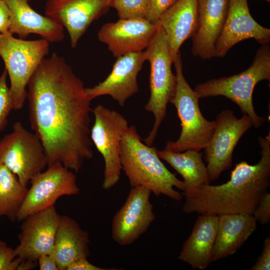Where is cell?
<instances>
[{
  "mask_svg": "<svg viewBox=\"0 0 270 270\" xmlns=\"http://www.w3.org/2000/svg\"><path fill=\"white\" fill-rule=\"evenodd\" d=\"M27 98L31 128L44 150L47 166L78 172L94 155L90 100L83 82L56 53L41 62L30 78Z\"/></svg>",
  "mask_w": 270,
  "mask_h": 270,
  "instance_id": "6da1fadb",
  "label": "cell"
},
{
  "mask_svg": "<svg viewBox=\"0 0 270 270\" xmlns=\"http://www.w3.org/2000/svg\"><path fill=\"white\" fill-rule=\"evenodd\" d=\"M261 158L255 164L242 161L232 170L230 179L220 185L203 184L182 194L184 212L220 216L252 214L270 185V136H259Z\"/></svg>",
  "mask_w": 270,
  "mask_h": 270,
  "instance_id": "7a4b0ae2",
  "label": "cell"
},
{
  "mask_svg": "<svg viewBox=\"0 0 270 270\" xmlns=\"http://www.w3.org/2000/svg\"><path fill=\"white\" fill-rule=\"evenodd\" d=\"M122 168L131 187L142 186L156 196L164 195L176 201L183 198V181L172 173L160 160L155 146L143 143L134 126H128L120 142Z\"/></svg>",
  "mask_w": 270,
  "mask_h": 270,
  "instance_id": "3957f363",
  "label": "cell"
},
{
  "mask_svg": "<svg viewBox=\"0 0 270 270\" xmlns=\"http://www.w3.org/2000/svg\"><path fill=\"white\" fill-rule=\"evenodd\" d=\"M270 81V47L262 44L257 50L252 64L246 70L230 76L212 78L198 84L194 90L199 98L224 96L248 116L256 128H260L266 118L256 113L252 101L254 90L262 80Z\"/></svg>",
  "mask_w": 270,
  "mask_h": 270,
  "instance_id": "277c9868",
  "label": "cell"
},
{
  "mask_svg": "<svg viewBox=\"0 0 270 270\" xmlns=\"http://www.w3.org/2000/svg\"><path fill=\"white\" fill-rule=\"evenodd\" d=\"M177 84L175 94L170 103L175 106L180 121L182 130L175 142H167L164 150L183 152L200 151L210 142L214 130V120H206L198 105L199 98L186 82L183 73L180 51L174 62Z\"/></svg>",
  "mask_w": 270,
  "mask_h": 270,
  "instance_id": "5b68a950",
  "label": "cell"
},
{
  "mask_svg": "<svg viewBox=\"0 0 270 270\" xmlns=\"http://www.w3.org/2000/svg\"><path fill=\"white\" fill-rule=\"evenodd\" d=\"M146 59L150 64V96L145 109L154 118V125L144 143L152 146L166 114L168 102L174 97L177 80L172 72L174 64L170 46L163 28L158 24L157 30L148 48Z\"/></svg>",
  "mask_w": 270,
  "mask_h": 270,
  "instance_id": "8992f818",
  "label": "cell"
},
{
  "mask_svg": "<svg viewBox=\"0 0 270 270\" xmlns=\"http://www.w3.org/2000/svg\"><path fill=\"white\" fill-rule=\"evenodd\" d=\"M49 49L50 42L42 38L26 40L14 38L9 33L0 36V56L10 79L14 110L23 108L28 82Z\"/></svg>",
  "mask_w": 270,
  "mask_h": 270,
  "instance_id": "52a82bcc",
  "label": "cell"
},
{
  "mask_svg": "<svg viewBox=\"0 0 270 270\" xmlns=\"http://www.w3.org/2000/svg\"><path fill=\"white\" fill-rule=\"evenodd\" d=\"M0 163L15 174L26 187L47 166L40 138L20 122H16L12 132L0 140Z\"/></svg>",
  "mask_w": 270,
  "mask_h": 270,
  "instance_id": "ba28073f",
  "label": "cell"
},
{
  "mask_svg": "<svg viewBox=\"0 0 270 270\" xmlns=\"http://www.w3.org/2000/svg\"><path fill=\"white\" fill-rule=\"evenodd\" d=\"M92 112L94 122L90 130V136L104 160L102 187L109 190L116 184L120 178V142L129 126L128 124L121 114L100 104L96 106Z\"/></svg>",
  "mask_w": 270,
  "mask_h": 270,
  "instance_id": "9c48e42d",
  "label": "cell"
},
{
  "mask_svg": "<svg viewBox=\"0 0 270 270\" xmlns=\"http://www.w3.org/2000/svg\"><path fill=\"white\" fill-rule=\"evenodd\" d=\"M213 135L204 150L210 182L216 180L232 166L234 150L242 136L253 126L250 118H237L232 110H225L216 116Z\"/></svg>",
  "mask_w": 270,
  "mask_h": 270,
  "instance_id": "30bf717a",
  "label": "cell"
},
{
  "mask_svg": "<svg viewBox=\"0 0 270 270\" xmlns=\"http://www.w3.org/2000/svg\"><path fill=\"white\" fill-rule=\"evenodd\" d=\"M31 180L24 202L16 216L22 220L28 215L54 206L58 198L80 193L75 174L72 170L56 163L48 166Z\"/></svg>",
  "mask_w": 270,
  "mask_h": 270,
  "instance_id": "8fae6325",
  "label": "cell"
},
{
  "mask_svg": "<svg viewBox=\"0 0 270 270\" xmlns=\"http://www.w3.org/2000/svg\"><path fill=\"white\" fill-rule=\"evenodd\" d=\"M151 191L142 186L131 187L127 198L113 218L112 234L121 246H128L148 230L156 218L150 201Z\"/></svg>",
  "mask_w": 270,
  "mask_h": 270,
  "instance_id": "7c38bea8",
  "label": "cell"
},
{
  "mask_svg": "<svg viewBox=\"0 0 270 270\" xmlns=\"http://www.w3.org/2000/svg\"><path fill=\"white\" fill-rule=\"evenodd\" d=\"M60 218L53 206L24 218L14 256L37 262L40 256L52 254Z\"/></svg>",
  "mask_w": 270,
  "mask_h": 270,
  "instance_id": "4fadbf2b",
  "label": "cell"
},
{
  "mask_svg": "<svg viewBox=\"0 0 270 270\" xmlns=\"http://www.w3.org/2000/svg\"><path fill=\"white\" fill-rule=\"evenodd\" d=\"M110 0H47L44 15L68 32L75 48L91 24L110 7Z\"/></svg>",
  "mask_w": 270,
  "mask_h": 270,
  "instance_id": "5bb4252c",
  "label": "cell"
},
{
  "mask_svg": "<svg viewBox=\"0 0 270 270\" xmlns=\"http://www.w3.org/2000/svg\"><path fill=\"white\" fill-rule=\"evenodd\" d=\"M250 38L254 39L261 45L268 44L270 29L254 19L248 0H229L226 18L214 45V57H224L234 45Z\"/></svg>",
  "mask_w": 270,
  "mask_h": 270,
  "instance_id": "9a60e30c",
  "label": "cell"
},
{
  "mask_svg": "<svg viewBox=\"0 0 270 270\" xmlns=\"http://www.w3.org/2000/svg\"><path fill=\"white\" fill-rule=\"evenodd\" d=\"M146 60L145 50L117 58L104 80L94 87L86 88V97L91 101L100 96H110L124 107L126 100L138 92L137 77Z\"/></svg>",
  "mask_w": 270,
  "mask_h": 270,
  "instance_id": "2e32d148",
  "label": "cell"
},
{
  "mask_svg": "<svg viewBox=\"0 0 270 270\" xmlns=\"http://www.w3.org/2000/svg\"><path fill=\"white\" fill-rule=\"evenodd\" d=\"M155 24L144 19L122 20L103 24L98 40L107 45L114 57L142 52L150 44L156 30Z\"/></svg>",
  "mask_w": 270,
  "mask_h": 270,
  "instance_id": "e0dca14e",
  "label": "cell"
},
{
  "mask_svg": "<svg viewBox=\"0 0 270 270\" xmlns=\"http://www.w3.org/2000/svg\"><path fill=\"white\" fill-rule=\"evenodd\" d=\"M198 22L191 52L202 60L214 57V45L226 20L229 0H197Z\"/></svg>",
  "mask_w": 270,
  "mask_h": 270,
  "instance_id": "ac0fdd59",
  "label": "cell"
},
{
  "mask_svg": "<svg viewBox=\"0 0 270 270\" xmlns=\"http://www.w3.org/2000/svg\"><path fill=\"white\" fill-rule=\"evenodd\" d=\"M31 0H4L10 13L8 33L24 38L30 34L40 36L50 42H59L64 38V29L52 19L35 11Z\"/></svg>",
  "mask_w": 270,
  "mask_h": 270,
  "instance_id": "d6986e66",
  "label": "cell"
},
{
  "mask_svg": "<svg viewBox=\"0 0 270 270\" xmlns=\"http://www.w3.org/2000/svg\"><path fill=\"white\" fill-rule=\"evenodd\" d=\"M192 231L183 244L178 258L194 269L206 268L212 260L218 216L200 214Z\"/></svg>",
  "mask_w": 270,
  "mask_h": 270,
  "instance_id": "ffe728a7",
  "label": "cell"
},
{
  "mask_svg": "<svg viewBox=\"0 0 270 270\" xmlns=\"http://www.w3.org/2000/svg\"><path fill=\"white\" fill-rule=\"evenodd\" d=\"M256 228V221L252 214H230L218 216L212 262L235 254Z\"/></svg>",
  "mask_w": 270,
  "mask_h": 270,
  "instance_id": "44dd1931",
  "label": "cell"
},
{
  "mask_svg": "<svg viewBox=\"0 0 270 270\" xmlns=\"http://www.w3.org/2000/svg\"><path fill=\"white\" fill-rule=\"evenodd\" d=\"M198 22L197 0H178L160 18L174 62L183 43L194 34Z\"/></svg>",
  "mask_w": 270,
  "mask_h": 270,
  "instance_id": "7402d4cb",
  "label": "cell"
},
{
  "mask_svg": "<svg viewBox=\"0 0 270 270\" xmlns=\"http://www.w3.org/2000/svg\"><path fill=\"white\" fill-rule=\"evenodd\" d=\"M90 238L77 222L68 216H61L52 254L59 270H66L76 260L90 256Z\"/></svg>",
  "mask_w": 270,
  "mask_h": 270,
  "instance_id": "603a6c76",
  "label": "cell"
},
{
  "mask_svg": "<svg viewBox=\"0 0 270 270\" xmlns=\"http://www.w3.org/2000/svg\"><path fill=\"white\" fill-rule=\"evenodd\" d=\"M160 159L168 162L184 178L183 194L192 191L203 184H210L206 166L200 151L188 150L183 152L158 150Z\"/></svg>",
  "mask_w": 270,
  "mask_h": 270,
  "instance_id": "cb8c5ba5",
  "label": "cell"
},
{
  "mask_svg": "<svg viewBox=\"0 0 270 270\" xmlns=\"http://www.w3.org/2000/svg\"><path fill=\"white\" fill-rule=\"evenodd\" d=\"M28 188L4 165H0V218L7 217L14 222Z\"/></svg>",
  "mask_w": 270,
  "mask_h": 270,
  "instance_id": "d4e9b609",
  "label": "cell"
},
{
  "mask_svg": "<svg viewBox=\"0 0 270 270\" xmlns=\"http://www.w3.org/2000/svg\"><path fill=\"white\" fill-rule=\"evenodd\" d=\"M110 6L116 10L120 19L147 20L150 0H110Z\"/></svg>",
  "mask_w": 270,
  "mask_h": 270,
  "instance_id": "484cf974",
  "label": "cell"
},
{
  "mask_svg": "<svg viewBox=\"0 0 270 270\" xmlns=\"http://www.w3.org/2000/svg\"><path fill=\"white\" fill-rule=\"evenodd\" d=\"M8 72L6 69L0 76V132L7 124V118L12 110L14 102L7 84Z\"/></svg>",
  "mask_w": 270,
  "mask_h": 270,
  "instance_id": "4316f807",
  "label": "cell"
},
{
  "mask_svg": "<svg viewBox=\"0 0 270 270\" xmlns=\"http://www.w3.org/2000/svg\"><path fill=\"white\" fill-rule=\"evenodd\" d=\"M22 260L14 256V249L0 239V270H17Z\"/></svg>",
  "mask_w": 270,
  "mask_h": 270,
  "instance_id": "83f0119b",
  "label": "cell"
},
{
  "mask_svg": "<svg viewBox=\"0 0 270 270\" xmlns=\"http://www.w3.org/2000/svg\"><path fill=\"white\" fill-rule=\"evenodd\" d=\"M178 0H150L147 20L157 24L161 16Z\"/></svg>",
  "mask_w": 270,
  "mask_h": 270,
  "instance_id": "f1b7e54d",
  "label": "cell"
},
{
  "mask_svg": "<svg viewBox=\"0 0 270 270\" xmlns=\"http://www.w3.org/2000/svg\"><path fill=\"white\" fill-rule=\"evenodd\" d=\"M252 216L256 221L262 224H268L270 221V193L267 192L262 196Z\"/></svg>",
  "mask_w": 270,
  "mask_h": 270,
  "instance_id": "f546056e",
  "label": "cell"
},
{
  "mask_svg": "<svg viewBox=\"0 0 270 270\" xmlns=\"http://www.w3.org/2000/svg\"><path fill=\"white\" fill-rule=\"evenodd\" d=\"M252 270H270V237H267L264 242L262 253L256 262L250 268Z\"/></svg>",
  "mask_w": 270,
  "mask_h": 270,
  "instance_id": "4dcf8cb0",
  "label": "cell"
},
{
  "mask_svg": "<svg viewBox=\"0 0 270 270\" xmlns=\"http://www.w3.org/2000/svg\"><path fill=\"white\" fill-rule=\"evenodd\" d=\"M112 270L116 268H104L97 266L89 262L87 258H82L76 260L70 264L66 270Z\"/></svg>",
  "mask_w": 270,
  "mask_h": 270,
  "instance_id": "1f68e13d",
  "label": "cell"
},
{
  "mask_svg": "<svg viewBox=\"0 0 270 270\" xmlns=\"http://www.w3.org/2000/svg\"><path fill=\"white\" fill-rule=\"evenodd\" d=\"M10 26V11L4 0H0V34L8 33Z\"/></svg>",
  "mask_w": 270,
  "mask_h": 270,
  "instance_id": "d6a6232c",
  "label": "cell"
},
{
  "mask_svg": "<svg viewBox=\"0 0 270 270\" xmlns=\"http://www.w3.org/2000/svg\"><path fill=\"white\" fill-rule=\"evenodd\" d=\"M37 264L40 270H59L52 254L40 256L38 258Z\"/></svg>",
  "mask_w": 270,
  "mask_h": 270,
  "instance_id": "836d02e7",
  "label": "cell"
},
{
  "mask_svg": "<svg viewBox=\"0 0 270 270\" xmlns=\"http://www.w3.org/2000/svg\"><path fill=\"white\" fill-rule=\"evenodd\" d=\"M37 265L36 262L30 260H22L17 270H30L35 268Z\"/></svg>",
  "mask_w": 270,
  "mask_h": 270,
  "instance_id": "e575fe53",
  "label": "cell"
},
{
  "mask_svg": "<svg viewBox=\"0 0 270 270\" xmlns=\"http://www.w3.org/2000/svg\"><path fill=\"white\" fill-rule=\"evenodd\" d=\"M266 0V2H270V0Z\"/></svg>",
  "mask_w": 270,
  "mask_h": 270,
  "instance_id": "d590c367",
  "label": "cell"
},
{
  "mask_svg": "<svg viewBox=\"0 0 270 270\" xmlns=\"http://www.w3.org/2000/svg\"><path fill=\"white\" fill-rule=\"evenodd\" d=\"M1 35H2V34H0V36H1Z\"/></svg>",
  "mask_w": 270,
  "mask_h": 270,
  "instance_id": "8d00e7d4",
  "label": "cell"
},
{
  "mask_svg": "<svg viewBox=\"0 0 270 270\" xmlns=\"http://www.w3.org/2000/svg\"></svg>",
  "mask_w": 270,
  "mask_h": 270,
  "instance_id": "74e56055",
  "label": "cell"
}]
</instances>
